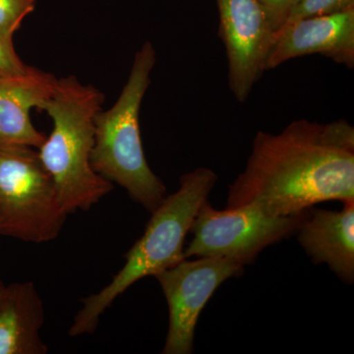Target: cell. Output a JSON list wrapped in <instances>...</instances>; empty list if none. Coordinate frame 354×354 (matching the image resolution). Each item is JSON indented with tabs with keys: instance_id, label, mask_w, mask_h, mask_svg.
<instances>
[{
	"instance_id": "1",
	"label": "cell",
	"mask_w": 354,
	"mask_h": 354,
	"mask_svg": "<svg viewBox=\"0 0 354 354\" xmlns=\"http://www.w3.org/2000/svg\"><path fill=\"white\" fill-rule=\"evenodd\" d=\"M354 200V128L344 120L292 121L279 134L258 131L227 208L288 216L316 204Z\"/></svg>"
},
{
	"instance_id": "2",
	"label": "cell",
	"mask_w": 354,
	"mask_h": 354,
	"mask_svg": "<svg viewBox=\"0 0 354 354\" xmlns=\"http://www.w3.org/2000/svg\"><path fill=\"white\" fill-rule=\"evenodd\" d=\"M216 181L215 172L203 167L180 177L178 190L167 195L153 212L145 232L124 256L127 262L113 281L99 292L84 298L83 307L74 318L69 335L93 334L104 311L130 286L186 259V235Z\"/></svg>"
},
{
	"instance_id": "3",
	"label": "cell",
	"mask_w": 354,
	"mask_h": 354,
	"mask_svg": "<svg viewBox=\"0 0 354 354\" xmlns=\"http://www.w3.org/2000/svg\"><path fill=\"white\" fill-rule=\"evenodd\" d=\"M104 101L99 88L71 75L57 79L55 91L41 109L53 120V129L39 146V157L68 215L88 211L113 189L91 165L95 118Z\"/></svg>"
},
{
	"instance_id": "4",
	"label": "cell",
	"mask_w": 354,
	"mask_h": 354,
	"mask_svg": "<svg viewBox=\"0 0 354 354\" xmlns=\"http://www.w3.org/2000/svg\"><path fill=\"white\" fill-rule=\"evenodd\" d=\"M157 62L152 43L145 41L133 60L129 77L115 104L95 118L91 165L109 183L127 191L133 201L153 213L167 197L162 179L147 162L141 132L140 109L151 84Z\"/></svg>"
},
{
	"instance_id": "5",
	"label": "cell",
	"mask_w": 354,
	"mask_h": 354,
	"mask_svg": "<svg viewBox=\"0 0 354 354\" xmlns=\"http://www.w3.org/2000/svg\"><path fill=\"white\" fill-rule=\"evenodd\" d=\"M68 214L32 147H0V235L44 243L57 239Z\"/></svg>"
},
{
	"instance_id": "6",
	"label": "cell",
	"mask_w": 354,
	"mask_h": 354,
	"mask_svg": "<svg viewBox=\"0 0 354 354\" xmlns=\"http://www.w3.org/2000/svg\"><path fill=\"white\" fill-rule=\"evenodd\" d=\"M309 211L288 216L267 215L253 207L220 211L207 200L191 225L193 239L184 256L186 259L218 256L251 264L268 246L297 232Z\"/></svg>"
},
{
	"instance_id": "7",
	"label": "cell",
	"mask_w": 354,
	"mask_h": 354,
	"mask_svg": "<svg viewBox=\"0 0 354 354\" xmlns=\"http://www.w3.org/2000/svg\"><path fill=\"white\" fill-rule=\"evenodd\" d=\"M244 267L239 261L208 256L181 261L156 274L169 314L162 354L193 353L195 329L205 305L221 283L241 276Z\"/></svg>"
},
{
	"instance_id": "8",
	"label": "cell",
	"mask_w": 354,
	"mask_h": 354,
	"mask_svg": "<svg viewBox=\"0 0 354 354\" xmlns=\"http://www.w3.org/2000/svg\"><path fill=\"white\" fill-rule=\"evenodd\" d=\"M228 62V84L244 102L266 71L274 30L257 0H216Z\"/></svg>"
},
{
	"instance_id": "9",
	"label": "cell",
	"mask_w": 354,
	"mask_h": 354,
	"mask_svg": "<svg viewBox=\"0 0 354 354\" xmlns=\"http://www.w3.org/2000/svg\"><path fill=\"white\" fill-rule=\"evenodd\" d=\"M320 55L335 64L354 67V9L312 16L283 25L274 32L266 71L300 57Z\"/></svg>"
},
{
	"instance_id": "10",
	"label": "cell",
	"mask_w": 354,
	"mask_h": 354,
	"mask_svg": "<svg viewBox=\"0 0 354 354\" xmlns=\"http://www.w3.org/2000/svg\"><path fill=\"white\" fill-rule=\"evenodd\" d=\"M57 78L36 67L19 75L0 77V147L39 149L46 135L32 124L31 111L41 109Z\"/></svg>"
},
{
	"instance_id": "11",
	"label": "cell",
	"mask_w": 354,
	"mask_h": 354,
	"mask_svg": "<svg viewBox=\"0 0 354 354\" xmlns=\"http://www.w3.org/2000/svg\"><path fill=\"white\" fill-rule=\"evenodd\" d=\"M297 239L314 264H327L337 278L354 281V200L341 211L310 209L297 230Z\"/></svg>"
},
{
	"instance_id": "12",
	"label": "cell",
	"mask_w": 354,
	"mask_h": 354,
	"mask_svg": "<svg viewBox=\"0 0 354 354\" xmlns=\"http://www.w3.org/2000/svg\"><path fill=\"white\" fill-rule=\"evenodd\" d=\"M43 299L32 281L4 286L0 292V354H44L39 330Z\"/></svg>"
},
{
	"instance_id": "13",
	"label": "cell",
	"mask_w": 354,
	"mask_h": 354,
	"mask_svg": "<svg viewBox=\"0 0 354 354\" xmlns=\"http://www.w3.org/2000/svg\"><path fill=\"white\" fill-rule=\"evenodd\" d=\"M36 8V0H0V35L11 37Z\"/></svg>"
},
{
	"instance_id": "14",
	"label": "cell",
	"mask_w": 354,
	"mask_h": 354,
	"mask_svg": "<svg viewBox=\"0 0 354 354\" xmlns=\"http://www.w3.org/2000/svg\"><path fill=\"white\" fill-rule=\"evenodd\" d=\"M349 9H354V0H299L285 25L312 16L329 15Z\"/></svg>"
},
{
	"instance_id": "15",
	"label": "cell",
	"mask_w": 354,
	"mask_h": 354,
	"mask_svg": "<svg viewBox=\"0 0 354 354\" xmlns=\"http://www.w3.org/2000/svg\"><path fill=\"white\" fill-rule=\"evenodd\" d=\"M30 67L16 53L13 38L0 35V77L19 75L28 71Z\"/></svg>"
},
{
	"instance_id": "16",
	"label": "cell",
	"mask_w": 354,
	"mask_h": 354,
	"mask_svg": "<svg viewBox=\"0 0 354 354\" xmlns=\"http://www.w3.org/2000/svg\"><path fill=\"white\" fill-rule=\"evenodd\" d=\"M263 7L274 32L281 29L299 0H257Z\"/></svg>"
},
{
	"instance_id": "17",
	"label": "cell",
	"mask_w": 354,
	"mask_h": 354,
	"mask_svg": "<svg viewBox=\"0 0 354 354\" xmlns=\"http://www.w3.org/2000/svg\"><path fill=\"white\" fill-rule=\"evenodd\" d=\"M3 283H1V281H0V292H1V290H2V288H3Z\"/></svg>"
}]
</instances>
